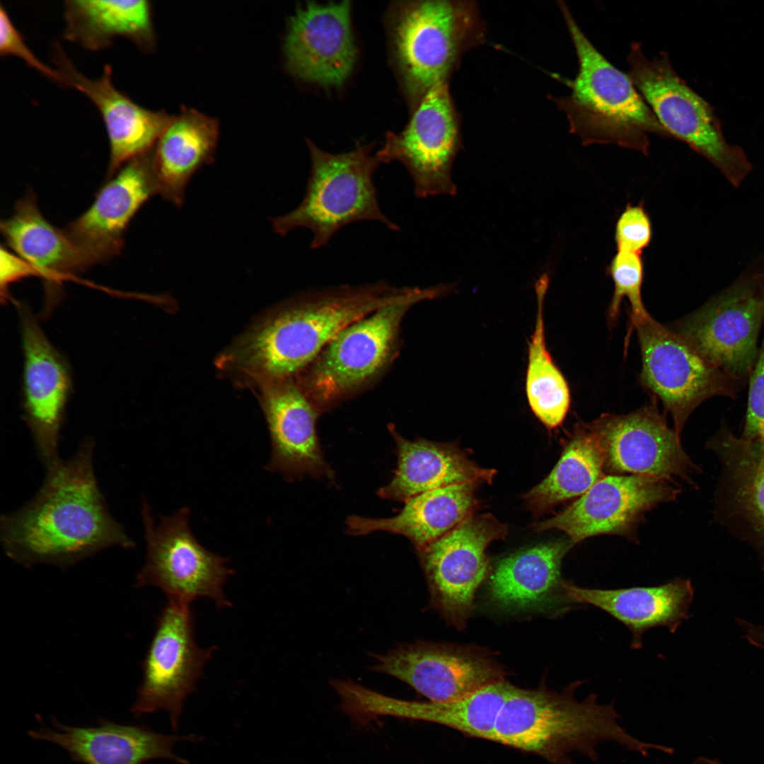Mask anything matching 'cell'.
<instances>
[{
	"instance_id": "obj_11",
	"label": "cell",
	"mask_w": 764,
	"mask_h": 764,
	"mask_svg": "<svg viewBox=\"0 0 764 764\" xmlns=\"http://www.w3.org/2000/svg\"><path fill=\"white\" fill-rule=\"evenodd\" d=\"M461 147L459 114L449 82L444 81L424 95L402 132L387 133L376 156L381 163L398 161L405 166L417 197L452 196L457 187L451 171Z\"/></svg>"
},
{
	"instance_id": "obj_29",
	"label": "cell",
	"mask_w": 764,
	"mask_h": 764,
	"mask_svg": "<svg viewBox=\"0 0 764 764\" xmlns=\"http://www.w3.org/2000/svg\"><path fill=\"white\" fill-rule=\"evenodd\" d=\"M574 545L560 539L519 550L499 560L488 578V594L503 609L523 610L562 602V559Z\"/></svg>"
},
{
	"instance_id": "obj_26",
	"label": "cell",
	"mask_w": 764,
	"mask_h": 764,
	"mask_svg": "<svg viewBox=\"0 0 764 764\" xmlns=\"http://www.w3.org/2000/svg\"><path fill=\"white\" fill-rule=\"evenodd\" d=\"M0 228L8 247L44 280L46 312L56 304L62 281L91 265L64 230L42 215L33 192L17 202L11 215L1 221Z\"/></svg>"
},
{
	"instance_id": "obj_39",
	"label": "cell",
	"mask_w": 764,
	"mask_h": 764,
	"mask_svg": "<svg viewBox=\"0 0 764 764\" xmlns=\"http://www.w3.org/2000/svg\"><path fill=\"white\" fill-rule=\"evenodd\" d=\"M0 289L1 301L8 300L11 284L29 277H37L35 270L17 254L1 247Z\"/></svg>"
},
{
	"instance_id": "obj_37",
	"label": "cell",
	"mask_w": 764,
	"mask_h": 764,
	"mask_svg": "<svg viewBox=\"0 0 764 764\" xmlns=\"http://www.w3.org/2000/svg\"><path fill=\"white\" fill-rule=\"evenodd\" d=\"M0 53L1 56L18 57L49 79L65 85L59 71L43 63L28 47L2 4L0 6Z\"/></svg>"
},
{
	"instance_id": "obj_6",
	"label": "cell",
	"mask_w": 764,
	"mask_h": 764,
	"mask_svg": "<svg viewBox=\"0 0 764 764\" xmlns=\"http://www.w3.org/2000/svg\"><path fill=\"white\" fill-rule=\"evenodd\" d=\"M310 174L305 195L292 211L271 219L273 231L282 236L305 228L313 233L311 248L319 249L345 226L371 221L392 231L400 226L382 212L377 200L374 175L381 164L370 146L358 145L348 152L332 154L308 141Z\"/></svg>"
},
{
	"instance_id": "obj_38",
	"label": "cell",
	"mask_w": 764,
	"mask_h": 764,
	"mask_svg": "<svg viewBox=\"0 0 764 764\" xmlns=\"http://www.w3.org/2000/svg\"><path fill=\"white\" fill-rule=\"evenodd\" d=\"M748 406L742 437L764 440V333L749 377Z\"/></svg>"
},
{
	"instance_id": "obj_2",
	"label": "cell",
	"mask_w": 764,
	"mask_h": 764,
	"mask_svg": "<svg viewBox=\"0 0 764 764\" xmlns=\"http://www.w3.org/2000/svg\"><path fill=\"white\" fill-rule=\"evenodd\" d=\"M576 681L561 693L541 686L523 689L511 685L497 717L494 742L538 756L549 764H575L577 752L596 763L598 744L617 743L647 757L651 751L673 754V748L644 742L618 722L613 702L600 704L594 693L577 700Z\"/></svg>"
},
{
	"instance_id": "obj_27",
	"label": "cell",
	"mask_w": 764,
	"mask_h": 764,
	"mask_svg": "<svg viewBox=\"0 0 764 764\" xmlns=\"http://www.w3.org/2000/svg\"><path fill=\"white\" fill-rule=\"evenodd\" d=\"M395 444L397 466L390 482L377 491L379 497L405 502L432 490L468 482L490 484L496 470L482 468L453 443L403 437L388 425Z\"/></svg>"
},
{
	"instance_id": "obj_22",
	"label": "cell",
	"mask_w": 764,
	"mask_h": 764,
	"mask_svg": "<svg viewBox=\"0 0 764 764\" xmlns=\"http://www.w3.org/2000/svg\"><path fill=\"white\" fill-rule=\"evenodd\" d=\"M52 58L65 85L83 93L101 115L110 144L108 178L129 161L153 149L170 117L139 105L119 91L109 65L100 77L90 79L78 71L60 45H54Z\"/></svg>"
},
{
	"instance_id": "obj_23",
	"label": "cell",
	"mask_w": 764,
	"mask_h": 764,
	"mask_svg": "<svg viewBox=\"0 0 764 764\" xmlns=\"http://www.w3.org/2000/svg\"><path fill=\"white\" fill-rule=\"evenodd\" d=\"M264 412L272 452L266 469L294 481L306 475L332 481L316 430L319 411L299 383L290 378L272 380Z\"/></svg>"
},
{
	"instance_id": "obj_36",
	"label": "cell",
	"mask_w": 764,
	"mask_h": 764,
	"mask_svg": "<svg viewBox=\"0 0 764 764\" xmlns=\"http://www.w3.org/2000/svg\"><path fill=\"white\" fill-rule=\"evenodd\" d=\"M650 219L639 204H628L618 219L615 240L618 250L641 254L652 239Z\"/></svg>"
},
{
	"instance_id": "obj_24",
	"label": "cell",
	"mask_w": 764,
	"mask_h": 764,
	"mask_svg": "<svg viewBox=\"0 0 764 764\" xmlns=\"http://www.w3.org/2000/svg\"><path fill=\"white\" fill-rule=\"evenodd\" d=\"M52 727L28 731L35 740L52 743L83 764H144L167 759L189 764L175 754L174 744L180 741H197L199 736L163 734L143 724H124L100 719L95 726H71L52 719Z\"/></svg>"
},
{
	"instance_id": "obj_1",
	"label": "cell",
	"mask_w": 764,
	"mask_h": 764,
	"mask_svg": "<svg viewBox=\"0 0 764 764\" xmlns=\"http://www.w3.org/2000/svg\"><path fill=\"white\" fill-rule=\"evenodd\" d=\"M95 441L84 438L75 453L46 469L29 501L0 519L6 555L25 567H66L104 549L135 543L110 513L93 468Z\"/></svg>"
},
{
	"instance_id": "obj_7",
	"label": "cell",
	"mask_w": 764,
	"mask_h": 764,
	"mask_svg": "<svg viewBox=\"0 0 764 764\" xmlns=\"http://www.w3.org/2000/svg\"><path fill=\"white\" fill-rule=\"evenodd\" d=\"M479 6L469 0H422L403 10L395 44L414 109L440 82H449L465 54L486 40Z\"/></svg>"
},
{
	"instance_id": "obj_32",
	"label": "cell",
	"mask_w": 764,
	"mask_h": 764,
	"mask_svg": "<svg viewBox=\"0 0 764 764\" xmlns=\"http://www.w3.org/2000/svg\"><path fill=\"white\" fill-rule=\"evenodd\" d=\"M604 474L603 454L595 435L586 424H577L553 469L523 499L532 511L543 513L581 497Z\"/></svg>"
},
{
	"instance_id": "obj_17",
	"label": "cell",
	"mask_w": 764,
	"mask_h": 764,
	"mask_svg": "<svg viewBox=\"0 0 764 764\" xmlns=\"http://www.w3.org/2000/svg\"><path fill=\"white\" fill-rule=\"evenodd\" d=\"M586 424L602 452L605 473L690 480L696 469L683 449L679 434L668 427L655 406L627 415L604 414Z\"/></svg>"
},
{
	"instance_id": "obj_20",
	"label": "cell",
	"mask_w": 764,
	"mask_h": 764,
	"mask_svg": "<svg viewBox=\"0 0 764 764\" xmlns=\"http://www.w3.org/2000/svg\"><path fill=\"white\" fill-rule=\"evenodd\" d=\"M108 179L90 207L64 229L91 265L120 253L130 221L158 194L151 151L129 161Z\"/></svg>"
},
{
	"instance_id": "obj_25",
	"label": "cell",
	"mask_w": 764,
	"mask_h": 764,
	"mask_svg": "<svg viewBox=\"0 0 764 764\" xmlns=\"http://www.w3.org/2000/svg\"><path fill=\"white\" fill-rule=\"evenodd\" d=\"M565 596L572 603L596 606L626 625L632 634L631 647H642V636L654 627L673 633L688 618L694 589L690 579L675 578L656 586L617 589L580 587L563 581Z\"/></svg>"
},
{
	"instance_id": "obj_18",
	"label": "cell",
	"mask_w": 764,
	"mask_h": 764,
	"mask_svg": "<svg viewBox=\"0 0 764 764\" xmlns=\"http://www.w3.org/2000/svg\"><path fill=\"white\" fill-rule=\"evenodd\" d=\"M23 350L24 419L41 463L59 462V442L71 388L68 364L25 304L17 303Z\"/></svg>"
},
{
	"instance_id": "obj_9",
	"label": "cell",
	"mask_w": 764,
	"mask_h": 764,
	"mask_svg": "<svg viewBox=\"0 0 764 764\" xmlns=\"http://www.w3.org/2000/svg\"><path fill=\"white\" fill-rule=\"evenodd\" d=\"M764 326V271L746 272L683 318L676 332L738 384L756 364Z\"/></svg>"
},
{
	"instance_id": "obj_3",
	"label": "cell",
	"mask_w": 764,
	"mask_h": 764,
	"mask_svg": "<svg viewBox=\"0 0 764 764\" xmlns=\"http://www.w3.org/2000/svg\"><path fill=\"white\" fill-rule=\"evenodd\" d=\"M384 282L311 291L248 334L237 364L271 380L302 372L343 329L392 302L405 290Z\"/></svg>"
},
{
	"instance_id": "obj_19",
	"label": "cell",
	"mask_w": 764,
	"mask_h": 764,
	"mask_svg": "<svg viewBox=\"0 0 764 764\" xmlns=\"http://www.w3.org/2000/svg\"><path fill=\"white\" fill-rule=\"evenodd\" d=\"M512 684L505 680L451 702L409 701L388 697L350 680L340 681L336 692L345 711L356 719L390 716L428 722L468 736L494 742L499 713Z\"/></svg>"
},
{
	"instance_id": "obj_40",
	"label": "cell",
	"mask_w": 764,
	"mask_h": 764,
	"mask_svg": "<svg viewBox=\"0 0 764 764\" xmlns=\"http://www.w3.org/2000/svg\"><path fill=\"white\" fill-rule=\"evenodd\" d=\"M743 637L753 646L764 649V626L739 620Z\"/></svg>"
},
{
	"instance_id": "obj_41",
	"label": "cell",
	"mask_w": 764,
	"mask_h": 764,
	"mask_svg": "<svg viewBox=\"0 0 764 764\" xmlns=\"http://www.w3.org/2000/svg\"><path fill=\"white\" fill-rule=\"evenodd\" d=\"M693 764H722L717 759L700 757L695 760Z\"/></svg>"
},
{
	"instance_id": "obj_33",
	"label": "cell",
	"mask_w": 764,
	"mask_h": 764,
	"mask_svg": "<svg viewBox=\"0 0 764 764\" xmlns=\"http://www.w3.org/2000/svg\"><path fill=\"white\" fill-rule=\"evenodd\" d=\"M711 446L727 470L734 507L757 537L764 569V440L736 437L723 428Z\"/></svg>"
},
{
	"instance_id": "obj_8",
	"label": "cell",
	"mask_w": 764,
	"mask_h": 764,
	"mask_svg": "<svg viewBox=\"0 0 764 764\" xmlns=\"http://www.w3.org/2000/svg\"><path fill=\"white\" fill-rule=\"evenodd\" d=\"M627 64V75L669 137L686 143L739 187L752 163L741 147L727 143L714 108L676 74L668 55L650 59L634 42Z\"/></svg>"
},
{
	"instance_id": "obj_30",
	"label": "cell",
	"mask_w": 764,
	"mask_h": 764,
	"mask_svg": "<svg viewBox=\"0 0 764 764\" xmlns=\"http://www.w3.org/2000/svg\"><path fill=\"white\" fill-rule=\"evenodd\" d=\"M218 139L216 120L192 109L171 117L151 150L158 194L177 207L192 175L213 158Z\"/></svg>"
},
{
	"instance_id": "obj_35",
	"label": "cell",
	"mask_w": 764,
	"mask_h": 764,
	"mask_svg": "<svg viewBox=\"0 0 764 764\" xmlns=\"http://www.w3.org/2000/svg\"><path fill=\"white\" fill-rule=\"evenodd\" d=\"M609 272L614 282V293L609 307V317L618 318L621 301L627 298L631 307L632 326L649 316L642 299L643 262L641 254L617 250L611 260Z\"/></svg>"
},
{
	"instance_id": "obj_34",
	"label": "cell",
	"mask_w": 764,
	"mask_h": 764,
	"mask_svg": "<svg viewBox=\"0 0 764 764\" xmlns=\"http://www.w3.org/2000/svg\"><path fill=\"white\" fill-rule=\"evenodd\" d=\"M548 284L547 274L540 277L535 284L537 312L534 330L528 342L525 387L532 412L544 426L552 429L565 420L571 398L568 383L546 345L543 309Z\"/></svg>"
},
{
	"instance_id": "obj_5",
	"label": "cell",
	"mask_w": 764,
	"mask_h": 764,
	"mask_svg": "<svg viewBox=\"0 0 764 764\" xmlns=\"http://www.w3.org/2000/svg\"><path fill=\"white\" fill-rule=\"evenodd\" d=\"M455 289L454 284L405 287L394 301L339 332L299 374L298 383L318 411L356 393L378 378L396 357L407 312L420 301Z\"/></svg>"
},
{
	"instance_id": "obj_16",
	"label": "cell",
	"mask_w": 764,
	"mask_h": 764,
	"mask_svg": "<svg viewBox=\"0 0 764 764\" xmlns=\"http://www.w3.org/2000/svg\"><path fill=\"white\" fill-rule=\"evenodd\" d=\"M678 492L666 480L656 477L605 475L571 505L536 524L535 528L563 531L574 545L603 534L635 538L645 513L673 500Z\"/></svg>"
},
{
	"instance_id": "obj_14",
	"label": "cell",
	"mask_w": 764,
	"mask_h": 764,
	"mask_svg": "<svg viewBox=\"0 0 764 764\" xmlns=\"http://www.w3.org/2000/svg\"><path fill=\"white\" fill-rule=\"evenodd\" d=\"M507 533V526L492 515H472L417 550L432 605L457 628L464 627L488 573V545Z\"/></svg>"
},
{
	"instance_id": "obj_21",
	"label": "cell",
	"mask_w": 764,
	"mask_h": 764,
	"mask_svg": "<svg viewBox=\"0 0 764 764\" xmlns=\"http://www.w3.org/2000/svg\"><path fill=\"white\" fill-rule=\"evenodd\" d=\"M350 2L308 3L291 18L284 44L290 70L325 86H341L356 59Z\"/></svg>"
},
{
	"instance_id": "obj_12",
	"label": "cell",
	"mask_w": 764,
	"mask_h": 764,
	"mask_svg": "<svg viewBox=\"0 0 764 764\" xmlns=\"http://www.w3.org/2000/svg\"><path fill=\"white\" fill-rule=\"evenodd\" d=\"M633 327L642 354V381L671 413L678 434L702 402L715 396H736L739 384L707 361L678 332L649 315Z\"/></svg>"
},
{
	"instance_id": "obj_31",
	"label": "cell",
	"mask_w": 764,
	"mask_h": 764,
	"mask_svg": "<svg viewBox=\"0 0 764 764\" xmlns=\"http://www.w3.org/2000/svg\"><path fill=\"white\" fill-rule=\"evenodd\" d=\"M67 40L98 51L125 37L144 50L153 47L154 33L147 1L71 0L64 5Z\"/></svg>"
},
{
	"instance_id": "obj_15",
	"label": "cell",
	"mask_w": 764,
	"mask_h": 764,
	"mask_svg": "<svg viewBox=\"0 0 764 764\" xmlns=\"http://www.w3.org/2000/svg\"><path fill=\"white\" fill-rule=\"evenodd\" d=\"M371 656V670L403 681L432 702L461 700L504 681L498 663L468 647L418 641Z\"/></svg>"
},
{
	"instance_id": "obj_13",
	"label": "cell",
	"mask_w": 764,
	"mask_h": 764,
	"mask_svg": "<svg viewBox=\"0 0 764 764\" xmlns=\"http://www.w3.org/2000/svg\"><path fill=\"white\" fill-rule=\"evenodd\" d=\"M190 603L168 599L161 610L142 663V681L130 708L135 717L166 710L178 729L187 697L216 647L200 648L194 638Z\"/></svg>"
},
{
	"instance_id": "obj_4",
	"label": "cell",
	"mask_w": 764,
	"mask_h": 764,
	"mask_svg": "<svg viewBox=\"0 0 764 764\" xmlns=\"http://www.w3.org/2000/svg\"><path fill=\"white\" fill-rule=\"evenodd\" d=\"M559 7L572 40L578 74L570 94L555 98L570 132L585 145L613 144L647 154L651 134L670 137L627 74L610 64L581 31L562 1Z\"/></svg>"
},
{
	"instance_id": "obj_10",
	"label": "cell",
	"mask_w": 764,
	"mask_h": 764,
	"mask_svg": "<svg viewBox=\"0 0 764 764\" xmlns=\"http://www.w3.org/2000/svg\"><path fill=\"white\" fill-rule=\"evenodd\" d=\"M141 511L146 553L136 586L157 587L168 599L190 603L205 597L219 609L231 607L224 585L233 571L226 567V558L197 540L190 531L188 508L161 516L158 524L145 499Z\"/></svg>"
},
{
	"instance_id": "obj_28",
	"label": "cell",
	"mask_w": 764,
	"mask_h": 764,
	"mask_svg": "<svg viewBox=\"0 0 764 764\" xmlns=\"http://www.w3.org/2000/svg\"><path fill=\"white\" fill-rule=\"evenodd\" d=\"M480 484L468 482L422 492L406 501L399 513L389 518L349 516L347 531L352 536L377 531L402 535L418 550L473 515Z\"/></svg>"
}]
</instances>
